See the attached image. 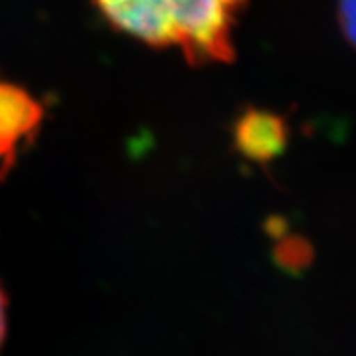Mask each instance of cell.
<instances>
[{
	"label": "cell",
	"instance_id": "cell-3",
	"mask_svg": "<svg viewBox=\"0 0 356 356\" xmlns=\"http://www.w3.org/2000/svg\"><path fill=\"white\" fill-rule=\"evenodd\" d=\"M234 147L248 161L267 165L275 161L289 143V127L277 113L264 109H245L232 129Z\"/></svg>",
	"mask_w": 356,
	"mask_h": 356
},
{
	"label": "cell",
	"instance_id": "cell-2",
	"mask_svg": "<svg viewBox=\"0 0 356 356\" xmlns=\"http://www.w3.org/2000/svg\"><path fill=\"white\" fill-rule=\"evenodd\" d=\"M44 119L42 103L24 88L0 79V178L18 159L22 143H32Z\"/></svg>",
	"mask_w": 356,
	"mask_h": 356
},
{
	"label": "cell",
	"instance_id": "cell-4",
	"mask_svg": "<svg viewBox=\"0 0 356 356\" xmlns=\"http://www.w3.org/2000/svg\"><path fill=\"white\" fill-rule=\"evenodd\" d=\"M339 22L348 44L355 40V0H339Z\"/></svg>",
	"mask_w": 356,
	"mask_h": 356
},
{
	"label": "cell",
	"instance_id": "cell-1",
	"mask_svg": "<svg viewBox=\"0 0 356 356\" xmlns=\"http://www.w3.org/2000/svg\"><path fill=\"white\" fill-rule=\"evenodd\" d=\"M115 30L151 48H178L194 65L234 60L245 0H93Z\"/></svg>",
	"mask_w": 356,
	"mask_h": 356
},
{
	"label": "cell",
	"instance_id": "cell-5",
	"mask_svg": "<svg viewBox=\"0 0 356 356\" xmlns=\"http://www.w3.org/2000/svg\"><path fill=\"white\" fill-rule=\"evenodd\" d=\"M6 332H8V295L0 283V348L6 341Z\"/></svg>",
	"mask_w": 356,
	"mask_h": 356
}]
</instances>
